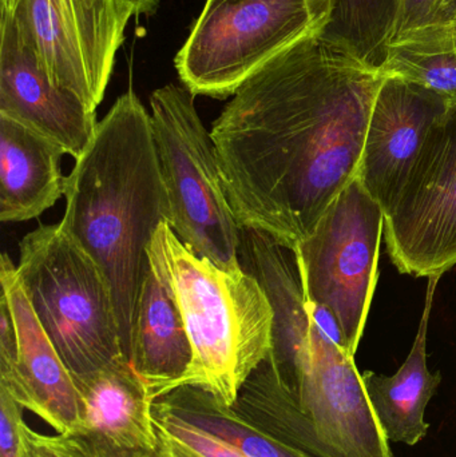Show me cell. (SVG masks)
Here are the masks:
<instances>
[{"mask_svg":"<svg viewBox=\"0 0 456 457\" xmlns=\"http://www.w3.org/2000/svg\"><path fill=\"white\" fill-rule=\"evenodd\" d=\"M16 266L27 298L75 384L128 359L104 273L59 222L23 237Z\"/></svg>","mask_w":456,"mask_h":457,"instance_id":"obj_5","label":"cell"},{"mask_svg":"<svg viewBox=\"0 0 456 457\" xmlns=\"http://www.w3.org/2000/svg\"><path fill=\"white\" fill-rule=\"evenodd\" d=\"M129 360L154 402L171 391L192 361L181 314L152 265L142 284Z\"/></svg>","mask_w":456,"mask_h":457,"instance_id":"obj_17","label":"cell"},{"mask_svg":"<svg viewBox=\"0 0 456 457\" xmlns=\"http://www.w3.org/2000/svg\"><path fill=\"white\" fill-rule=\"evenodd\" d=\"M438 27H455L456 0H441L438 10Z\"/></svg>","mask_w":456,"mask_h":457,"instance_id":"obj_25","label":"cell"},{"mask_svg":"<svg viewBox=\"0 0 456 457\" xmlns=\"http://www.w3.org/2000/svg\"><path fill=\"white\" fill-rule=\"evenodd\" d=\"M23 457H93L74 435H46L35 431L26 420L21 426Z\"/></svg>","mask_w":456,"mask_h":457,"instance_id":"obj_21","label":"cell"},{"mask_svg":"<svg viewBox=\"0 0 456 457\" xmlns=\"http://www.w3.org/2000/svg\"><path fill=\"white\" fill-rule=\"evenodd\" d=\"M0 115L55 142L75 161L88 149L98 128L95 110L48 78L15 23L3 13Z\"/></svg>","mask_w":456,"mask_h":457,"instance_id":"obj_13","label":"cell"},{"mask_svg":"<svg viewBox=\"0 0 456 457\" xmlns=\"http://www.w3.org/2000/svg\"><path fill=\"white\" fill-rule=\"evenodd\" d=\"M83 421L77 436L93 457H158L160 436L146 384L120 360L77 384Z\"/></svg>","mask_w":456,"mask_h":457,"instance_id":"obj_14","label":"cell"},{"mask_svg":"<svg viewBox=\"0 0 456 457\" xmlns=\"http://www.w3.org/2000/svg\"><path fill=\"white\" fill-rule=\"evenodd\" d=\"M383 236L399 273L444 276L456 265V107L428 131Z\"/></svg>","mask_w":456,"mask_h":457,"instance_id":"obj_10","label":"cell"},{"mask_svg":"<svg viewBox=\"0 0 456 457\" xmlns=\"http://www.w3.org/2000/svg\"><path fill=\"white\" fill-rule=\"evenodd\" d=\"M66 154L55 142L0 115V220L16 224L37 219L64 195Z\"/></svg>","mask_w":456,"mask_h":457,"instance_id":"obj_15","label":"cell"},{"mask_svg":"<svg viewBox=\"0 0 456 457\" xmlns=\"http://www.w3.org/2000/svg\"><path fill=\"white\" fill-rule=\"evenodd\" d=\"M23 412V408L4 389H0V456L23 457L21 440Z\"/></svg>","mask_w":456,"mask_h":457,"instance_id":"obj_23","label":"cell"},{"mask_svg":"<svg viewBox=\"0 0 456 457\" xmlns=\"http://www.w3.org/2000/svg\"><path fill=\"white\" fill-rule=\"evenodd\" d=\"M449 107L420 86L383 78L369 115L358 179L385 214L401 195L428 131Z\"/></svg>","mask_w":456,"mask_h":457,"instance_id":"obj_12","label":"cell"},{"mask_svg":"<svg viewBox=\"0 0 456 457\" xmlns=\"http://www.w3.org/2000/svg\"><path fill=\"white\" fill-rule=\"evenodd\" d=\"M0 13L48 78L96 112L131 11L120 0H0Z\"/></svg>","mask_w":456,"mask_h":457,"instance_id":"obj_9","label":"cell"},{"mask_svg":"<svg viewBox=\"0 0 456 457\" xmlns=\"http://www.w3.org/2000/svg\"><path fill=\"white\" fill-rule=\"evenodd\" d=\"M377 67L324 32L252 75L211 126L238 225L294 250L358 177Z\"/></svg>","mask_w":456,"mask_h":457,"instance_id":"obj_1","label":"cell"},{"mask_svg":"<svg viewBox=\"0 0 456 457\" xmlns=\"http://www.w3.org/2000/svg\"><path fill=\"white\" fill-rule=\"evenodd\" d=\"M379 71L420 86L456 107L455 27H434L393 40Z\"/></svg>","mask_w":456,"mask_h":457,"instance_id":"obj_19","label":"cell"},{"mask_svg":"<svg viewBox=\"0 0 456 457\" xmlns=\"http://www.w3.org/2000/svg\"><path fill=\"white\" fill-rule=\"evenodd\" d=\"M133 16L152 15L157 10L160 0H120Z\"/></svg>","mask_w":456,"mask_h":457,"instance_id":"obj_26","label":"cell"},{"mask_svg":"<svg viewBox=\"0 0 456 457\" xmlns=\"http://www.w3.org/2000/svg\"><path fill=\"white\" fill-rule=\"evenodd\" d=\"M353 357L311 314L307 348L286 368L268 356L233 408L310 457H394Z\"/></svg>","mask_w":456,"mask_h":457,"instance_id":"obj_3","label":"cell"},{"mask_svg":"<svg viewBox=\"0 0 456 457\" xmlns=\"http://www.w3.org/2000/svg\"><path fill=\"white\" fill-rule=\"evenodd\" d=\"M154 405L195 428L217 437L245 457H310L296 453L257 428L235 408L219 404L211 395L181 386L158 399Z\"/></svg>","mask_w":456,"mask_h":457,"instance_id":"obj_18","label":"cell"},{"mask_svg":"<svg viewBox=\"0 0 456 457\" xmlns=\"http://www.w3.org/2000/svg\"><path fill=\"white\" fill-rule=\"evenodd\" d=\"M441 277H428L419 329L411 351L398 372L393 376L379 375L372 370L361 373L372 410L390 443H403L414 447L427 436L430 428V424L426 421V410L441 386L442 375L428 370L427 332L434 295Z\"/></svg>","mask_w":456,"mask_h":457,"instance_id":"obj_16","label":"cell"},{"mask_svg":"<svg viewBox=\"0 0 456 457\" xmlns=\"http://www.w3.org/2000/svg\"><path fill=\"white\" fill-rule=\"evenodd\" d=\"M335 0H206L176 56L185 87L225 99L268 62L331 21Z\"/></svg>","mask_w":456,"mask_h":457,"instance_id":"obj_7","label":"cell"},{"mask_svg":"<svg viewBox=\"0 0 456 457\" xmlns=\"http://www.w3.org/2000/svg\"><path fill=\"white\" fill-rule=\"evenodd\" d=\"M2 295L16 329L15 360H0V389L24 411L59 435H77L82 427L80 392L70 370L40 325L7 253L0 260Z\"/></svg>","mask_w":456,"mask_h":457,"instance_id":"obj_11","label":"cell"},{"mask_svg":"<svg viewBox=\"0 0 456 457\" xmlns=\"http://www.w3.org/2000/svg\"><path fill=\"white\" fill-rule=\"evenodd\" d=\"M154 421L158 429V436H160L158 457H201L195 451L182 445L178 439H176L157 419L154 418Z\"/></svg>","mask_w":456,"mask_h":457,"instance_id":"obj_24","label":"cell"},{"mask_svg":"<svg viewBox=\"0 0 456 457\" xmlns=\"http://www.w3.org/2000/svg\"><path fill=\"white\" fill-rule=\"evenodd\" d=\"M439 3L441 0H402L393 40L438 27Z\"/></svg>","mask_w":456,"mask_h":457,"instance_id":"obj_22","label":"cell"},{"mask_svg":"<svg viewBox=\"0 0 456 457\" xmlns=\"http://www.w3.org/2000/svg\"><path fill=\"white\" fill-rule=\"evenodd\" d=\"M64 198L59 224L104 273L129 360L147 249L161 224L170 221L152 115L133 90L99 120L93 142L66 177Z\"/></svg>","mask_w":456,"mask_h":457,"instance_id":"obj_2","label":"cell"},{"mask_svg":"<svg viewBox=\"0 0 456 457\" xmlns=\"http://www.w3.org/2000/svg\"><path fill=\"white\" fill-rule=\"evenodd\" d=\"M147 257L173 297L192 346L189 368L171 391L192 386L235 407L246 380L272 352L267 293L245 270L230 273L195 254L168 222L155 231Z\"/></svg>","mask_w":456,"mask_h":457,"instance_id":"obj_4","label":"cell"},{"mask_svg":"<svg viewBox=\"0 0 456 457\" xmlns=\"http://www.w3.org/2000/svg\"><path fill=\"white\" fill-rule=\"evenodd\" d=\"M383 233L385 212L356 177L294 249L308 303L334 316L353 356L379 277Z\"/></svg>","mask_w":456,"mask_h":457,"instance_id":"obj_8","label":"cell"},{"mask_svg":"<svg viewBox=\"0 0 456 457\" xmlns=\"http://www.w3.org/2000/svg\"><path fill=\"white\" fill-rule=\"evenodd\" d=\"M402 0H335L324 34L379 69L393 40Z\"/></svg>","mask_w":456,"mask_h":457,"instance_id":"obj_20","label":"cell"},{"mask_svg":"<svg viewBox=\"0 0 456 457\" xmlns=\"http://www.w3.org/2000/svg\"><path fill=\"white\" fill-rule=\"evenodd\" d=\"M195 96L185 86L170 83L150 98L158 163L170 206L169 225L195 254L230 273H241V227Z\"/></svg>","mask_w":456,"mask_h":457,"instance_id":"obj_6","label":"cell"}]
</instances>
